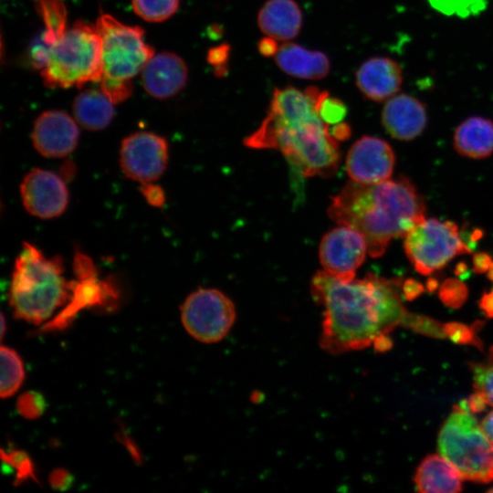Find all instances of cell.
<instances>
[{
	"label": "cell",
	"instance_id": "obj_1",
	"mask_svg": "<svg viewBox=\"0 0 493 493\" xmlns=\"http://www.w3.org/2000/svg\"><path fill=\"white\" fill-rule=\"evenodd\" d=\"M399 288L400 280L372 273L344 281L318 271L311 279L310 292L323 307L321 349L335 355L362 350L401 325L406 310Z\"/></svg>",
	"mask_w": 493,
	"mask_h": 493
},
{
	"label": "cell",
	"instance_id": "obj_2",
	"mask_svg": "<svg viewBox=\"0 0 493 493\" xmlns=\"http://www.w3.org/2000/svg\"><path fill=\"white\" fill-rule=\"evenodd\" d=\"M321 92L315 87L275 89L267 116L244 144L279 151L304 176L332 175L339 166L340 142L350 137L351 127L323 120Z\"/></svg>",
	"mask_w": 493,
	"mask_h": 493
},
{
	"label": "cell",
	"instance_id": "obj_3",
	"mask_svg": "<svg viewBox=\"0 0 493 493\" xmlns=\"http://www.w3.org/2000/svg\"><path fill=\"white\" fill-rule=\"evenodd\" d=\"M328 214L338 225L360 232L370 256L379 257L392 239L404 237L425 219V205L414 184L401 175L375 184L347 183L331 197Z\"/></svg>",
	"mask_w": 493,
	"mask_h": 493
},
{
	"label": "cell",
	"instance_id": "obj_4",
	"mask_svg": "<svg viewBox=\"0 0 493 493\" xmlns=\"http://www.w3.org/2000/svg\"><path fill=\"white\" fill-rule=\"evenodd\" d=\"M59 257H47L37 247L25 242L15 260L8 293L15 316L39 325L69 300L73 282L63 276Z\"/></svg>",
	"mask_w": 493,
	"mask_h": 493
},
{
	"label": "cell",
	"instance_id": "obj_5",
	"mask_svg": "<svg viewBox=\"0 0 493 493\" xmlns=\"http://www.w3.org/2000/svg\"><path fill=\"white\" fill-rule=\"evenodd\" d=\"M95 27L101 37V90L113 103L128 99L131 79L154 56V49L143 40L144 30L121 23L110 15L100 16Z\"/></svg>",
	"mask_w": 493,
	"mask_h": 493
},
{
	"label": "cell",
	"instance_id": "obj_6",
	"mask_svg": "<svg viewBox=\"0 0 493 493\" xmlns=\"http://www.w3.org/2000/svg\"><path fill=\"white\" fill-rule=\"evenodd\" d=\"M49 88H81L102 77L101 37L95 26L77 21L48 47L47 64L41 69Z\"/></svg>",
	"mask_w": 493,
	"mask_h": 493
},
{
	"label": "cell",
	"instance_id": "obj_7",
	"mask_svg": "<svg viewBox=\"0 0 493 493\" xmlns=\"http://www.w3.org/2000/svg\"><path fill=\"white\" fill-rule=\"evenodd\" d=\"M438 451L463 479L493 481V443L470 413L453 411L440 429Z\"/></svg>",
	"mask_w": 493,
	"mask_h": 493
},
{
	"label": "cell",
	"instance_id": "obj_8",
	"mask_svg": "<svg viewBox=\"0 0 493 493\" xmlns=\"http://www.w3.org/2000/svg\"><path fill=\"white\" fill-rule=\"evenodd\" d=\"M405 254L421 275L443 268L457 255L471 253L461 238L458 226L451 221L425 219L404 236Z\"/></svg>",
	"mask_w": 493,
	"mask_h": 493
},
{
	"label": "cell",
	"instance_id": "obj_9",
	"mask_svg": "<svg viewBox=\"0 0 493 493\" xmlns=\"http://www.w3.org/2000/svg\"><path fill=\"white\" fill-rule=\"evenodd\" d=\"M236 318L235 304L215 288H200L181 306V320L185 330L196 341L215 343L231 330Z\"/></svg>",
	"mask_w": 493,
	"mask_h": 493
},
{
	"label": "cell",
	"instance_id": "obj_10",
	"mask_svg": "<svg viewBox=\"0 0 493 493\" xmlns=\"http://www.w3.org/2000/svg\"><path fill=\"white\" fill-rule=\"evenodd\" d=\"M168 144L164 138L148 131L126 137L121 142L120 164L123 173L142 184L153 183L168 163Z\"/></svg>",
	"mask_w": 493,
	"mask_h": 493
},
{
	"label": "cell",
	"instance_id": "obj_11",
	"mask_svg": "<svg viewBox=\"0 0 493 493\" xmlns=\"http://www.w3.org/2000/svg\"><path fill=\"white\" fill-rule=\"evenodd\" d=\"M367 253L368 246L363 236L344 225L327 232L319 247L322 270L344 281L355 278L356 270Z\"/></svg>",
	"mask_w": 493,
	"mask_h": 493
},
{
	"label": "cell",
	"instance_id": "obj_12",
	"mask_svg": "<svg viewBox=\"0 0 493 493\" xmlns=\"http://www.w3.org/2000/svg\"><path fill=\"white\" fill-rule=\"evenodd\" d=\"M394 163L393 151L384 140L365 135L350 148L346 170L351 181L375 184L391 177Z\"/></svg>",
	"mask_w": 493,
	"mask_h": 493
},
{
	"label": "cell",
	"instance_id": "obj_13",
	"mask_svg": "<svg viewBox=\"0 0 493 493\" xmlns=\"http://www.w3.org/2000/svg\"><path fill=\"white\" fill-rule=\"evenodd\" d=\"M20 194L27 212L39 218L58 217L68 204V191L63 180L58 174L39 168L25 175Z\"/></svg>",
	"mask_w": 493,
	"mask_h": 493
},
{
	"label": "cell",
	"instance_id": "obj_14",
	"mask_svg": "<svg viewBox=\"0 0 493 493\" xmlns=\"http://www.w3.org/2000/svg\"><path fill=\"white\" fill-rule=\"evenodd\" d=\"M79 131L76 121L62 110H48L36 120L32 142L43 156L59 158L68 155L77 147Z\"/></svg>",
	"mask_w": 493,
	"mask_h": 493
},
{
	"label": "cell",
	"instance_id": "obj_15",
	"mask_svg": "<svg viewBox=\"0 0 493 493\" xmlns=\"http://www.w3.org/2000/svg\"><path fill=\"white\" fill-rule=\"evenodd\" d=\"M188 70L176 54L162 52L153 56L142 70V86L152 97L159 100L179 93L186 84Z\"/></svg>",
	"mask_w": 493,
	"mask_h": 493
},
{
	"label": "cell",
	"instance_id": "obj_16",
	"mask_svg": "<svg viewBox=\"0 0 493 493\" xmlns=\"http://www.w3.org/2000/svg\"><path fill=\"white\" fill-rule=\"evenodd\" d=\"M382 123L394 139L411 141L419 136L426 127V108L419 100L398 94L390 98L382 110Z\"/></svg>",
	"mask_w": 493,
	"mask_h": 493
},
{
	"label": "cell",
	"instance_id": "obj_17",
	"mask_svg": "<svg viewBox=\"0 0 493 493\" xmlns=\"http://www.w3.org/2000/svg\"><path fill=\"white\" fill-rule=\"evenodd\" d=\"M117 298V290L110 280H100L97 273L77 276L73 281L68 304L45 330H62L68 326L76 314L86 308L104 306Z\"/></svg>",
	"mask_w": 493,
	"mask_h": 493
},
{
	"label": "cell",
	"instance_id": "obj_18",
	"mask_svg": "<svg viewBox=\"0 0 493 493\" xmlns=\"http://www.w3.org/2000/svg\"><path fill=\"white\" fill-rule=\"evenodd\" d=\"M359 90L369 100L383 101L400 90L403 73L396 61L385 57L365 60L355 73Z\"/></svg>",
	"mask_w": 493,
	"mask_h": 493
},
{
	"label": "cell",
	"instance_id": "obj_19",
	"mask_svg": "<svg viewBox=\"0 0 493 493\" xmlns=\"http://www.w3.org/2000/svg\"><path fill=\"white\" fill-rule=\"evenodd\" d=\"M259 29L275 40L295 38L302 26V13L294 0H267L257 14Z\"/></svg>",
	"mask_w": 493,
	"mask_h": 493
},
{
	"label": "cell",
	"instance_id": "obj_20",
	"mask_svg": "<svg viewBox=\"0 0 493 493\" xmlns=\"http://www.w3.org/2000/svg\"><path fill=\"white\" fill-rule=\"evenodd\" d=\"M277 66L286 74L304 79H321L330 71L328 57L317 50L286 42L278 47L274 56Z\"/></svg>",
	"mask_w": 493,
	"mask_h": 493
},
{
	"label": "cell",
	"instance_id": "obj_21",
	"mask_svg": "<svg viewBox=\"0 0 493 493\" xmlns=\"http://www.w3.org/2000/svg\"><path fill=\"white\" fill-rule=\"evenodd\" d=\"M462 477L446 458L426 456L417 467L414 481L421 493H456L462 490Z\"/></svg>",
	"mask_w": 493,
	"mask_h": 493
},
{
	"label": "cell",
	"instance_id": "obj_22",
	"mask_svg": "<svg viewBox=\"0 0 493 493\" xmlns=\"http://www.w3.org/2000/svg\"><path fill=\"white\" fill-rule=\"evenodd\" d=\"M453 144L462 156L484 159L493 152V121L481 116H472L455 131Z\"/></svg>",
	"mask_w": 493,
	"mask_h": 493
},
{
	"label": "cell",
	"instance_id": "obj_23",
	"mask_svg": "<svg viewBox=\"0 0 493 493\" xmlns=\"http://www.w3.org/2000/svg\"><path fill=\"white\" fill-rule=\"evenodd\" d=\"M113 104L102 90L88 89L75 98L72 110L79 125L89 131H100L112 121Z\"/></svg>",
	"mask_w": 493,
	"mask_h": 493
},
{
	"label": "cell",
	"instance_id": "obj_24",
	"mask_svg": "<svg viewBox=\"0 0 493 493\" xmlns=\"http://www.w3.org/2000/svg\"><path fill=\"white\" fill-rule=\"evenodd\" d=\"M46 26L39 38L49 47L65 34L66 8L61 0H35Z\"/></svg>",
	"mask_w": 493,
	"mask_h": 493
},
{
	"label": "cell",
	"instance_id": "obj_25",
	"mask_svg": "<svg viewBox=\"0 0 493 493\" xmlns=\"http://www.w3.org/2000/svg\"><path fill=\"white\" fill-rule=\"evenodd\" d=\"M1 387L3 399L12 396L21 386L24 377V366L16 351L9 347H1Z\"/></svg>",
	"mask_w": 493,
	"mask_h": 493
},
{
	"label": "cell",
	"instance_id": "obj_26",
	"mask_svg": "<svg viewBox=\"0 0 493 493\" xmlns=\"http://www.w3.org/2000/svg\"><path fill=\"white\" fill-rule=\"evenodd\" d=\"M134 12L146 21L161 22L175 13L179 0H131Z\"/></svg>",
	"mask_w": 493,
	"mask_h": 493
},
{
	"label": "cell",
	"instance_id": "obj_27",
	"mask_svg": "<svg viewBox=\"0 0 493 493\" xmlns=\"http://www.w3.org/2000/svg\"><path fill=\"white\" fill-rule=\"evenodd\" d=\"M474 388L481 393L488 404L493 405V361L471 363Z\"/></svg>",
	"mask_w": 493,
	"mask_h": 493
},
{
	"label": "cell",
	"instance_id": "obj_28",
	"mask_svg": "<svg viewBox=\"0 0 493 493\" xmlns=\"http://www.w3.org/2000/svg\"><path fill=\"white\" fill-rule=\"evenodd\" d=\"M468 295L467 285L460 279L447 278L439 287L440 300L447 307L459 309L466 302Z\"/></svg>",
	"mask_w": 493,
	"mask_h": 493
},
{
	"label": "cell",
	"instance_id": "obj_29",
	"mask_svg": "<svg viewBox=\"0 0 493 493\" xmlns=\"http://www.w3.org/2000/svg\"><path fill=\"white\" fill-rule=\"evenodd\" d=\"M401 325L405 326L412 330L433 338L444 339L446 335L443 329V324L434 319L406 312L404 316Z\"/></svg>",
	"mask_w": 493,
	"mask_h": 493
},
{
	"label": "cell",
	"instance_id": "obj_30",
	"mask_svg": "<svg viewBox=\"0 0 493 493\" xmlns=\"http://www.w3.org/2000/svg\"><path fill=\"white\" fill-rule=\"evenodd\" d=\"M481 324L478 321L471 326L459 322H448L443 324V329L446 337L453 342L457 344H472L482 349V342L477 336V328Z\"/></svg>",
	"mask_w": 493,
	"mask_h": 493
},
{
	"label": "cell",
	"instance_id": "obj_31",
	"mask_svg": "<svg viewBox=\"0 0 493 493\" xmlns=\"http://www.w3.org/2000/svg\"><path fill=\"white\" fill-rule=\"evenodd\" d=\"M320 112L328 124L335 126L343 122L347 108L341 100L331 97L328 91L322 90L320 98Z\"/></svg>",
	"mask_w": 493,
	"mask_h": 493
},
{
	"label": "cell",
	"instance_id": "obj_32",
	"mask_svg": "<svg viewBox=\"0 0 493 493\" xmlns=\"http://www.w3.org/2000/svg\"><path fill=\"white\" fill-rule=\"evenodd\" d=\"M47 404L44 396L36 391L26 392L16 402L18 413L26 419L34 420L45 412Z\"/></svg>",
	"mask_w": 493,
	"mask_h": 493
},
{
	"label": "cell",
	"instance_id": "obj_33",
	"mask_svg": "<svg viewBox=\"0 0 493 493\" xmlns=\"http://www.w3.org/2000/svg\"><path fill=\"white\" fill-rule=\"evenodd\" d=\"M2 459L16 470V480L18 482L35 478L33 464L25 452L15 450L5 453L2 450Z\"/></svg>",
	"mask_w": 493,
	"mask_h": 493
},
{
	"label": "cell",
	"instance_id": "obj_34",
	"mask_svg": "<svg viewBox=\"0 0 493 493\" xmlns=\"http://www.w3.org/2000/svg\"><path fill=\"white\" fill-rule=\"evenodd\" d=\"M140 191L151 205L161 207L164 204L165 195L161 186L152 183L143 184Z\"/></svg>",
	"mask_w": 493,
	"mask_h": 493
},
{
	"label": "cell",
	"instance_id": "obj_35",
	"mask_svg": "<svg viewBox=\"0 0 493 493\" xmlns=\"http://www.w3.org/2000/svg\"><path fill=\"white\" fill-rule=\"evenodd\" d=\"M50 486L57 490L68 489L73 482V477L65 469H56L49 476Z\"/></svg>",
	"mask_w": 493,
	"mask_h": 493
},
{
	"label": "cell",
	"instance_id": "obj_36",
	"mask_svg": "<svg viewBox=\"0 0 493 493\" xmlns=\"http://www.w3.org/2000/svg\"><path fill=\"white\" fill-rule=\"evenodd\" d=\"M403 293L406 300L411 301L418 298L425 291L422 283L414 278H407L402 286Z\"/></svg>",
	"mask_w": 493,
	"mask_h": 493
},
{
	"label": "cell",
	"instance_id": "obj_37",
	"mask_svg": "<svg viewBox=\"0 0 493 493\" xmlns=\"http://www.w3.org/2000/svg\"><path fill=\"white\" fill-rule=\"evenodd\" d=\"M472 263L474 272L477 274H483L488 271L493 260L488 253L477 252L473 255Z\"/></svg>",
	"mask_w": 493,
	"mask_h": 493
},
{
	"label": "cell",
	"instance_id": "obj_38",
	"mask_svg": "<svg viewBox=\"0 0 493 493\" xmlns=\"http://www.w3.org/2000/svg\"><path fill=\"white\" fill-rule=\"evenodd\" d=\"M467 401H468L470 411L473 414H478V413L483 412L486 409V406L488 404L485 396L477 391L472 393L468 397Z\"/></svg>",
	"mask_w": 493,
	"mask_h": 493
},
{
	"label": "cell",
	"instance_id": "obj_39",
	"mask_svg": "<svg viewBox=\"0 0 493 493\" xmlns=\"http://www.w3.org/2000/svg\"><path fill=\"white\" fill-rule=\"evenodd\" d=\"M278 49V46L277 40L269 37L262 38L258 43V50L263 56H275Z\"/></svg>",
	"mask_w": 493,
	"mask_h": 493
},
{
	"label": "cell",
	"instance_id": "obj_40",
	"mask_svg": "<svg viewBox=\"0 0 493 493\" xmlns=\"http://www.w3.org/2000/svg\"><path fill=\"white\" fill-rule=\"evenodd\" d=\"M479 308L488 318H493V289L482 295L479 300Z\"/></svg>",
	"mask_w": 493,
	"mask_h": 493
},
{
	"label": "cell",
	"instance_id": "obj_41",
	"mask_svg": "<svg viewBox=\"0 0 493 493\" xmlns=\"http://www.w3.org/2000/svg\"><path fill=\"white\" fill-rule=\"evenodd\" d=\"M372 345L376 351L385 352L392 349L393 341L387 333H383L375 339Z\"/></svg>",
	"mask_w": 493,
	"mask_h": 493
},
{
	"label": "cell",
	"instance_id": "obj_42",
	"mask_svg": "<svg viewBox=\"0 0 493 493\" xmlns=\"http://www.w3.org/2000/svg\"><path fill=\"white\" fill-rule=\"evenodd\" d=\"M480 427L488 439L493 443V411L485 416Z\"/></svg>",
	"mask_w": 493,
	"mask_h": 493
},
{
	"label": "cell",
	"instance_id": "obj_43",
	"mask_svg": "<svg viewBox=\"0 0 493 493\" xmlns=\"http://www.w3.org/2000/svg\"><path fill=\"white\" fill-rule=\"evenodd\" d=\"M468 273L467 265L464 262H459L456 266L455 274L459 278H467Z\"/></svg>",
	"mask_w": 493,
	"mask_h": 493
},
{
	"label": "cell",
	"instance_id": "obj_44",
	"mask_svg": "<svg viewBox=\"0 0 493 493\" xmlns=\"http://www.w3.org/2000/svg\"><path fill=\"white\" fill-rule=\"evenodd\" d=\"M453 411L471 413L468 401L467 399L461 400L458 404L453 406Z\"/></svg>",
	"mask_w": 493,
	"mask_h": 493
},
{
	"label": "cell",
	"instance_id": "obj_45",
	"mask_svg": "<svg viewBox=\"0 0 493 493\" xmlns=\"http://www.w3.org/2000/svg\"><path fill=\"white\" fill-rule=\"evenodd\" d=\"M438 281L435 278H429L426 282V288L429 292H434L436 288H438Z\"/></svg>",
	"mask_w": 493,
	"mask_h": 493
},
{
	"label": "cell",
	"instance_id": "obj_46",
	"mask_svg": "<svg viewBox=\"0 0 493 493\" xmlns=\"http://www.w3.org/2000/svg\"><path fill=\"white\" fill-rule=\"evenodd\" d=\"M487 276L491 281H493V263H492L490 268L488 269Z\"/></svg>",
	"mask_w": 493,
	"mask_h": 493
},
{
	"label": "cell",
	"instance_id": "obj_47",
	"mask_svg": "<svg viewBox=\"0 0 493 493\" xmlns=\"http://www.w3.org/2000/svg\"><path fill=\"white\" fill-rule=\"evenodd\" d=\"M4 333H5V318L2 315V337H3Z\"/></svg>",
	"mask_w": 493,
	"mask_h": 493
},
{
	"label": "cell",
	"instance_id": "obj_48",
	"mask_svg": "<svg viewBox=\"0 0 493 493\" xmlns=\"http://www.w3.org/2000/svg\"><path fill=\"white\" fill-rule=\"evenodd\" d=\"M488 492L493 493V488H489V489L488 490Z\"/></svg>",
	"mask_w": 493,
	"mask_h": 493
}]
</instances>
